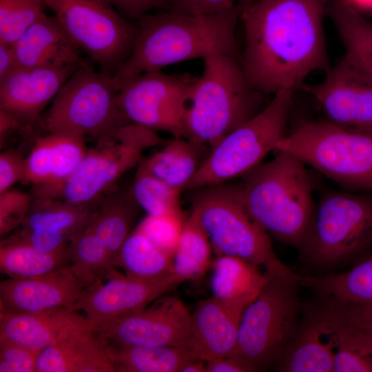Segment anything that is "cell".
<instances>
[{
    "label": "cell",
    "instance_id": "6da1fadb",
    "mask_svg": "<svg viewBox=\"0 0 372 372\" xmlns=\"http://www.w3.org/2000/svg\"><path fill=\"white\" fill-rule=\"evenodd\" d=\"M329 0H256L240 10V63L262 94L299 90L313 72L331 68L324 30Z\"/></svg>",
    "mask_w": 372,
    "mask_h": 372
},
{
    "label": "cell",
    "instance_id": "7a4b0ae2",
    "mask_svg": "<svg viewBox=\"0 0 372 372\" xmlns=\"http://www.w3.org/2000/svg\"><path fill=\"white\" fill-rule=\"evenodd\" d=\"M238 6L207 14L165 9L137 20L132 50L112 77L116 89L141 73L161 70L181 61L227 55L240 60L236 38Z\"/></svg>",
    "mask_w": 372,
    "mask_h": 372
},
{
    "label": "cell",
    "instance_id": "3957f363",
    "mask_svg": "<svg viewBox=\"0 0 372 372\" xmlns=\"http://www.w3.org/2000/svg\"><path fill=\"white\" fill-rule=\"evenodd\" d=\"M275 157L244 176L240 188L246 207L269 236L301 251L311 234L316 204L305 164L275 151Z\"/></svg>",
    "mask_w": 372,
    "mask_h": 372
},
{
    "label": "cell",
    "instance_id": "277c9868",
    "mask_svg": "<svg viewBox=\"0 0 372 372\" xmlns=\"http://www.w3.org/2000/svg\"><path fill=\"white\" fill-rule=\"evenodd\" d=\"M203 61V73L191 87L183 124L185 138L210 150L267 103L265 95L249 83L238 59L220 54Z\"/></svg>",
    "mask_w": 372,
    "mask_h": 372
},
{
    "label": "cell",
    "instance_id": "5b68a950",
    "mask_svg": "<svg viewBox=\"0 0 372 372\" xmlns=\"http://www.w3.org/2000/svg\"><path fill=\"white\" fill-rule=\"evenodd\" d=\"M299 253L308 265L320 269L355 264L372 255V192H324Z\"/></svg>",
    "mask_w": 372,
    "mask_h": 372
},
{
    "label": "cell",
    "instance_id": "8992f818",
    "mask_svg": "<svg viewBox=\"0 0 372 372\" xmlns=\"http://www.w3.org/2000/svg\"><path fill=\"white\" fill-rule=\"evenodd\" d=\"M196 191L190 214L218 256L238 257L275 273L291 270L276 256L269 236L249 213L240 186L220 184Z\"/></svg>",
    "mask_w": 372,
    "mask_h": 372
},
{
    "label": "cell",
    "instance_id": "52a82bcc",
    "mask_svg": "<svg viewBox=\"0 0 372 372\" xmlns=\"http://www.w3.org/2000/svg\"><path fill=\"white\" fill-rule=\"evenodd\" d=\"M293 90L273 95L257 114L229 132L209 152L185 190H196L242 177L288 133Z\"/></svg>",
    "mask_w": 372,
    "mask_h": 372
},
{
    "label": "cell",
    "instance_id": "ba28073f",
    "mask_svg": "<svg viewBox=\"0 0 372 372\" xmlns=\"http://www.w3.org/2000/svg\"><path fill=\"white\" fill-rule=\"evenodd\" d=\"M289 153L344 190L372 192V135L324 121L304 123L280 140L274 151Z\"/></svg>",
    "mask_w": 372,
    "mask_h": 372
},
{
    "label": "cell",
    "instance_id": "9c48e42d",
    "mask_svg": "<svg viewBox=\"0 0 372 372\" xmlns=\"http://www.w3.org/2000/svg\"><path fill=\"white\" fill-rule=\"evenodd\" d=\"M299 277L292 270L273 276L242 313L233 355L256 371L273 366L296 330L302 309Z\"/></svg>",
    "mask_w": 372,
    "mask_h": 372
},
{
    "label": "cell",
    "instance_id": "30bf717a",
    "mask_svg": "<svg viewBox=\"0 0 372 372\" xmlns=\"http://www.w3.org/2000/svg\"><path fill=\"white\" fill-rule=\"evenodd\" d=\"M165 143L156 131L138 124L116 127L87 148L74 172L50 197L76 204L96 202L123 174L139 165L146 149Z\"/></svg>",
    "mask_w": 372,
    "mask_h": 372
},
{
    "label": "cell",
    "instance_id": "8fae6325",
    "mask_svg": "<svg viewBox=\"0 0 372 372\" xmlns=\"http://www.w3.org/2000/svg\"><path fill=\"white\" fill-rule=\"evenodd\" d=\"M46 132H61L96 140L130 123L117 104L112 76L80 64L39 118Z\"/></svg>",
    "mask_w": 372,
    "mask_h": 372
},
{
    "label": "cell",
    "instance_id": "7c38bea8",
    "mask_svg": "<svg viewBox=\"0 0 372 372\" xmlns=\"http://www.w3.org/2000/svg\"><path fill=\"white\" fill-rule=\"evenodd\" d=\"M81 52L112 76L130 56L137 26L107 0H42Z\"/></svg>",
    "mask_w": 372,
    "mask_h": 372
},
{
    "label": "cell",
    "instance_id": "4fadbf2b",
    "mask_svg": "<svg viewBox=\"0 0 372 372\" xmlns=\"http://www.w3.org/2000/svg\"><path fill=\"white\" fill-rule=\"evenodd\" d=\"M195 79L161 70L139 74L118 86V106L131 123L185 138L184 114Z\"/></svg>",
    "mask_w": 372,
    "mask_h": 372
},
{
    "label": "cell",
    "instance_id": "5bb4252c",
    "mask_svg": "<svg viewBox=\"0 0 372 372\" xmlns=\"http://www.w3.org/2000/svg\"><path fill=\"white\" fill-rule=\"evenodd\" d=\"M315 84L299 90L316 101L324 121L349 131L372 135V75L344 54Z\"/></svg>",
    "mask_w": 372,
    "mask_h": 372
},
{
    "label": "cell",
    "instance_id": "9a60e30c",
    "mask_svg": "<svg viewBox=\"0 0 372 372\" xmlns=\"http://www.w3.org/2000/svg\"><path fill=\"white\" fill-rule=\"evenodd\" d=\"M101 282L72 263L38 277L8 278L0 283L1 311L11 313H39L58 309L76 311L83 298Z\"/></svg>",
    "mask_w": 372,
    "mask_h": 372
},
{
    "label": "cell",
    "instance_id": "2e32d148",
    "mask_svg": "<svg viewBox=\"0 0 372 372\" xmlns=\"http://www.w3.org/2000/svg\"><path fill=\"white\" fill-rule=\"evenodd\" d=\"M190 322L191 313L178 297L163 296L97 332L103 342L114 344L189 349Z\"/></svg>",
    "mask_w": 372,
    "mask_h": 372
},
{
    "label": "cell",
    "instance_id": "e0dca14e",
    "mask_svg": "<svg viewBox=\"0 0 372 372\" xmlns=\"http://www.w3.org/2000/svg\"><path fill=\"white\" fill-rule=\"evenodd\" d=\"M304 307L296 330L273 365L281 372H332L342 326L326 298Z\"/></svg>",
    "mask_w": 372,
    "mask_h": 372
},
{
    "label": "cell",
    "instance_id": "ac0fdd59",
    "mask_svg": "<svg viewBox=\"0 0 372 372\" xmlns=\"http://www.w3.org/2000/svg\"><path fill=\"white\" fill-rule=\"evenodd\" d=\"M181 282L174 273L148 280L117 272L92 289L76 311H81L99 331L121 317L145 307Z\"/></svg>",
    "mask_w": 372,
    "mask_h": 372
},
{
    "label": "cell",
    "instance_id": "d6986e66",
    "mask_svg": "<svg viewBox=\"0 0 372 372\" xmlns=\"http://www.w3.org/2000/svg\"><path fill=\"white\" fill-rule=\"evenodd\" d=\"M79 65L17 68L0 80V109L13 115L23 127L30 126Z\"/></svg>",
    "mask_w": 372,
    "mask_h": 372
},
{
    "label": "cell",
    "instance_id": "ffe728a7",
    "mask_svg": "<svg viewBox=\"0 0 372 372\" xmlns=\"http://www.w3.org/2000/svg\"><path fill=\"white\" fill-rule=\"evenodd\" d=\"M87 147L85 138L61 132H47L36 138L26 157L23 183L34 186V196H52L78 167Z\"/></svg>",
    "mask_w": 372,
    "mask_h": 372
},
{
    "label": "cell",
    "instance_id": "44dd1931",
    "mask_svg": "<svg viewBox=\"0 0 372 372\" xmlns=\"http://www.w3.org/2000/svg\"><path fill=\"white\" fill-rule=\"evenodd\" d=\"M247 306L214 296L200 301L191 313L189 349L205 362L233 355Z\"/></svg>",
    "mask_w": 372,
    "mask_h": 372
},
{
    "label": "cell",
    "instance_id": "7402d4cb",
    "mask_svg": "<svg viewBox=\"0 0 372 372\" xmlns=\"http://www.w3.org/2000/svg\"><path fill=\"white\" fill-rule=\"evenodd\" d=\"M87 328L96 329L83 314L69 309L0 313V341L16 344L37 354L70 333Z\"/></svg>",
    "mask_w": 372,
    "mask_h": 372
},
{
    "label": "cell",
    "instance_id": "603a6c76",
    "mask_svg": "<svg viewBox=\"0 0 372 372\" xmlns=\"http://www.w3.org/2000/svg\"><path fill=\"white\" fill-rule=\"evenodd\" d=\"M21 68L76 66L81 50L54 16L43 13L12 44Z\"/></svg>",
    "mask_w": 372,
    "mask_h": 372
},
{
    "label": "cell",
    "instance_id": "cb8c5ba5",
    "mask_svg": "<svg viewBox=\"0 0 372 372\" xmlns=\"http://www.w3.org/2000/svg\"><path fill=\"white\" fill-rule=\"evenodd\" d=\"M94 328L76 331L37 355L36 372H116Z\"/></svg>",
    "mask_w": 372,
    "mask_h": 372
},
{
    "label": "cell",
    "instance_id": "d4e9b609",
    "mask_svg": "<svg viewBox=\"0 0 372 372\" xmlns=\"http://www.w3.org/2000/svg\"><path fill=\"white\" fill-rule=\"evenodd\" d=\"M276 274L238 257L218 256L212 262V296L248 306Z\"/></svg>",
    "mask_w": 372,
    "mask_h": 372
},
{
    "label": "cell",
    "instance_id": "484cf974",
    "mask_svg": "<svg viewBox=\"0 0 372 372\" xmlns=\"http://www.w3.org/2000/svg\"><path fill=\"white\" fill-rule=\"evenodd\" d=\"M207 147L184 137H174L162 149L142 160L139 168L180 192L196 174L207 154Z\"/></svg>",
    "mask_w": 372,
    "mask_h": 372
},
{
    "label": "cell",
    "instance_id": "4316f807",
    "mask_svg": "<svg viewBox=\"0 0 372 372\" xmlns=\"http://www.w3.org/2000/svg\"><path fill=\"white\" fill-rule=\"evenodd\" d=\"M32 196L29 211L19 229L63 234L70 242L88 226L101 199L88 204H76L52 197Z\"/></svg>",
    "mask_w": 372,
    "mask_h": 372
},
{
    "label": "cell",
    "instance_id": "83f0119b",
    "mask_svg": "<svg viewBox=\"0 0 372 372\" xmlns=\"http://www.w3.org/2000/svg\"><path fill=\"white\" fill-rule=\"evenodd\" d=\"M132 192L112 191L103 196L88 227L103 242L115 260L138 214Z\"/></svg>",
    "mask_w": 372,
    "mask_h": 372
},
{
    "label": "cell",
    "instance_id": "f1b7e54d",
    "mask_svg": "<svg viewBox=\"0 0 372 372\" xmlns=\"http://www.w3.org/2000/svg\"><path fill=\"white\" fill-rule=\"evenodd\" d=\"M103 343L116 372H181L196 358L187 348Z\"/></svg>",
    "mask_w": 372,
    "mask_h": 372
},
{
    "label": "cell",
    "instance_id": "f546056e",
    "mask_svg": "<svg viewBox=\"0 0 372 372\" xmlns=\"http://www.w3.org/2000/svg\"><path fill=\"white\" fill-rule=\"evenodd\" d=\"M302 287L310 288L321 297L344 304H372V255L348 270L324 276H302Z\"/></svg>",
    "mask_w": 372,
    "mask_h": 372
},
{
    "label": "cell",
    "instance_id": "4dcf8cb0",
    "mask_svg": "<svg viewBox=\"0 0 372 372\" xmlns=\"http://www.w3.org/2000/svg\"><path fill=\"white\" fill-rule=\"evenodd\" d=\"M329 17L345 49V54L372 75V23L347 0H329Z\"/></svg>",
    "mask_w": 372,
    "mask_h": 372
},
{
    "label": "cell",
    "instance_id": "1f68e13d",
    "mask_svg": "<svg viewBox=\"0 0 372 372\" xmlns=\"http://www.w3.org/2000/svg\"><path fill=\"white\" fill-rule=\"evenodd\" d=\"M115 267L121 268L128 276L142 280H158L174 273L172 256L136 229L123 244Z\"/></svg>",
    "mask_w": 372,
    "mask_h": 372
},
{
    "label": "cell",
    "instance_id": "d6a6232c",
    "mask_svg": "<svg viewBox=\"0 0 372 372\" xmlns=\"http://www.w3.org/2000/svg\"><path fill=\"white\" fill-rule=\"evenodd\" d=\"M70 263L68 247L53 252H45L20 242L3 240L1 242V271L9 278L38 277Z\"/></svg>",
    "mask_w": 372,
    "mask_h": 372
},
{
    "label": "cell",
    "instance_id": "836d02e7",
    "mask_svg": "<svg viewBox=\"0 0 372 372\" xmlns=\"http://www.w3.org/2000/svg\"><path fill=\"white\" fill-rule=\"evenodd\" d=\"M211 248L207 236L189 214L172 257L173 273L182 282L201 278L212 263Z\"/></svg>",
    "mask_w": 372,
    "mask_h": 372
},
{
    "label": "cell",
    "instance_id": "e575fe53",
    "mask_svg": "<svg viewBox=\"0 0 372 372\" xmlns=\"http://www.w3.org/2000/svg\"><path fill=\"white\" fill-rule=\"evenodd\" d=\"M68 251L72 264L103 282L118 272L112 256L88 227L71 240Z\"/></svg>",
    "mask_w": 372,
    "mask_h": 372
},
{
    "label": "cell",
    "instance_id": "d590c367",
    "mask_svg": "<svg viewBox=\"0 0 372 372\" xmlns=\"http://www.w3.org/2000/svg\"><path fill=\"white\" fill-rule=\"evenodd\" d=\"M132 194L147 215L180 213V191L138 167Z\"/></svg>",
    "mask_w": 372,
    "mask_h": 372
},
{
    "label": "cell",
    "instance_id": "8d00e7d4",
    "mask_svg": "<svg viewBox=\"0 0 372 372\" xmlns=\"http://www.w3.org/2000/svg\"><path fill=\"white\" fill-rule=\"evenodd\" d=\"M42 0H0V43L13 44L44 12Z\"/></svg>",
    "mask_w": 372,
    "mask_h": 372
},
{
    "label": "cell",
    "instance_id": "74e56055",
    "mask_svg": "<svg viewBox=\"0 0 372 372\" xmlns=\"http://www.w3.org/2000/svg\"><path fill=\"white\" fill-rule=\"evenodd\" d=\"M342 324L332 372H372V350L351 329Z\"/></svg>",
    "mask_w": 372,
    "mask_h": 372
},
{
    "label": "cell",
    "instance_id": "f35d334b",
    "mask_svg": "<svg viewBox=\"0 0 372 372\" xmlns=\"http://www.w3.org/2000/svg\"><path fill=\"white\" fill-rule=\"evenodd\" d=\"M185 221L182 212L146 215L135 229L159 249L173 257L183 232Z\"/></svg>",
    "mask_w": 372,
    "mask_h": 372
},
{
    "label": "cell",
    "instance_id": "ab89813d",
    "mask_svg": "<svg viewBox=\"0 0 372 372\" xmlns=\"http://www.w3.org/2000/svg\"><path fill=\"white\" fill-rule=\"evenodd\" d=\"M32 196L18 189L0 194V235L16 231L22 225L31 206Z\"/></svg>",
    "mask_w": 372,
    "mask_h": 372
},
{
    "label": "cell",
    "instance_id": "60d3db41",
    "mask_svg": "<svg viewBox=\"0 0 372 372\" xmlns=\"http://www.w3.org/2000/svg\"><path fill=\"white\" fill-rule=\"evenodd\" d=\"M328 299L342 322L372 350V304H344Z\"/></svg>",
    "mask_w": 372,
    "mask_h": 372
},
{
    "label": "cell",
    "instance_id": "b9f144b4",
    "mask_svg": "<svg viewBox=\"0 0 372 372\" xmlns=\"http://www.w3.org/2000/svg\"><path fill=\"white\" fill-rule=\"evenodd\" d=\"M37 355L21 346L0 341V372H36Z\"/></svg>",
    "mask_w": 372,
    "mask_h": 372
},
{
    "label": "cell",
    "instance_id": "7bdbcfd3",
    "mask_svg": "<svg viewBox=\"0 0 372 372\" xmlns=\"http://www.w3.org/2000/svg\"><path fill=\"white\" fill-rule=\"evenodd\" d=\"M26 175V157L14 150L0 154V194L10 189L17 182H24Z\"/></svg>",
    "mask_w": 372,
    "mask_h": 372
},
{
    "label": "cell",
    "instance_id": "ee69618b",
    "mask_svg": "<svg viewBox=\"0 0 372 372\" xmlns=\"http://www.w3.org/2000/svg\"><path fill=\"white\" fill-rule=\"evenodd\" d=\"M167 9L189 14H207L233 8L235 0H166Z\"/></svg>",
    "mask_w": 372,
    "mask_h": 372
},
{
    "label": "cell",
    "instance_id": "f6af8a7d",
    "mask_svg": "<svg viewBox=\"0 0 372 372\" xmlns=\"http://www.w3.org/2000/svg\"><path fill=\"white\" fill-rule=\"evenodd\" d=\"M123 16L138 20L153 10L167 9L166 0H107Z\"/></svg>",
    "mask_w": 372,
    "mask_h": 372
},
{
    "label": "cell",
    "instance_id": "bcb514c9",
    "mask_svg": "<svg viewBox=\"0 0 372 372\" xmlns=\"http://www.w3.org/2000/svg\"><path fill=\"white\" fill-rule=\"evenodd\" d=\"M207 363V372H254V368L244 359L230 355Z\"/></svg>",
    "mask_w": 372,
    "mask_h": 372
},
{
    "label": "cell",
    "instance_id": "7dc6e473",
    "mask_svg": "<svg viewBox=\"0 0 372 372\" xmlns=\"http://www.w3.org/2000/svg\"><path fill=\"white\" fill-rule=\"evenodd\" d=\"M19 68L12 44L0 43V80Z\"/></svg>",
    "mask_w": 372,
    "mask_h": 372
},
{
    "label": "cell",
    "instance_id": "c3c4849f",
    "mask_svg": "<svg viewBox=\"0 0 372 372\" xmlns=\"http://www.w3.org/2000/svg\"><path fill=\"white\" fill-rule=\"evenodd\" d=\"M23 127L21 123L11 114L0 109V143L4 144L7 137Z\"/></svg>",
    "mask_w": 372,
    "mask_h": 372
},
{
    "label": "cell",
    "instance_id": "681fc988",
    "mask_svg": "<svg viewBox=\"0 0 372 372\" xmlns=\"http://www.w3.org/2000/svg\"><path fill=\"white\" fill-rule=\"evenodd\" d=\"M181 372H207V363L196 358L188 362Z\"/></svg>",
    "mask_w": 372,
    "mask_h": 372
},
{
    "label": "cell",
    "instance_id": "f907efd6",
    "mask_svg": "<svg viewBox=\"0 0 372 372\" xmlns=\"http://www.w3.org/2000/svg\"><path fill=\"white\" fill-rule=\"evenodd\" d=\"M235 1H236V6L239 8L240 10L243 8H245L252 4L256 0H235Z\"/></svg>",
    "mask_w": 372,
    "mask_h": 372
}]
</instances>
